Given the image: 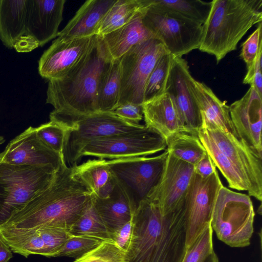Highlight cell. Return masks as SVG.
<instances>
[{
  "label": "cell",
  "instance_id": "obj_1",
  "mask_svg": "<svg viewBox=\"0 0 262 262\" xmlns=\"http://www.w3.org/2000/svg\"><path fill=\"white\" fill-rule=\"evenodd\" d=\"M94 198V195L74 176L72 166L65 164L56 172L48 187L12 214L0 227H58L69 231Z\"/></svg>",
  "mask_w": 262,
  "mask_h": 262
},
{
  "label": "cell",
  "instance_id": "obj_2",
  "mask_svg": "<svg viewBox=\"0 0 262 262\" xmlns=\"http://www.w3.org/2000/svg\"><path fill=\"white\" fill-rule=\"evenodd\" d=\"M182 206L163 215L148 199L141 201L133 216L126 262H182L187 248Z\"/></svg>",
  "mask_w": 262,
  "mask_h": 262
},
{
  "label": "cell",
  "instance_id": "obj_3",
  "mask_svg": "<svg viewBox=\"0 0 262 262\" xmlns=\"http://www.w3.org/2000/svg\"><path fill=\"white\" fill-rule=\"evenodd\" d=\"M113 59L100 35L79 62L61 78L48 80L46 103L57 112L86 115L98 112L100 79Z\"/></svg>",
  "mask_w": 262,
  "mask_h": 262
},
{
  "label": "cell",
  "instance_id": "obj_4",
  "mask_svg": "<svg viewBox=\"0 0 262 262\" xmlns=\"http://www.w3.org/2000/svg\"><path fill=\"white\" fill-rule=\"evenodd\" d=\"M261 20L262 0H213L202 25L199 49L213 55L218 63L235 50L248 30Z\"/></svg>",
  "mask_w": 262,
  "mask_h": 262
},
{
  "label": "cell",
  "instance_id": "obj_5",
  "mask_svg": "<svg viewBox=\"0 0 262 262\" xmlns=\"http://www.w3.org/2000/svg\"><path fill=\"white\" fill-rule=\"evenodd\" d=\"M50 120L67 129L63 156L73 164L80 158L83 148L90 142L112 135L143 128L145 125L124 120L113 112L81 115L52 111ZM66 162V161H65Z\"/></svg>",
  "mask_w": 262,
  "mask_h": 262
},
{
  "label": "cell",
  "instance_id": "obj_6",
  "mask_svg": "<svg viewBox=\"0 0 262 262\" xmlns=\"http://www.w3.org/2000/svg\"><path fill=\"white\" fill-rule=\"evenodd\" d=\"M255 212L249 195L220 188L210 225L217 238L231 247L248 246L253 233Z\"/></svg>",
  "mask_w": 262,
  "mask_h": 262
},
{
  "label": "cell",
  "instance_id": "obj_7",
  "mask_svg": "<svg viewBox=\"0 0 262 262\" xmlns=\"http://www.w3.org/2000/svg\"><path fill=\"white\" fill-rule=\"evenodd\" d=\"M58 170L0 161V225L48 187Z\"/></svg>",
  "mask_w": 262,
  "mask_h": 262
},
{
  "label": "cell",
  "instance_id": "obj_8",
  "mask_svg": "<svg viewBox=\"0 0 262 262\" xmlns=\"http://www.w3.org/2000/svg\"><path fill=\"white\" fill-rule=\"evenodd\" d=\"M143 16L145 25L174 57L199 48L202 25L168 9L149 5Z\"/></svg>",
  "mask_w": 262,
  "mask_h": 262
},
{
  "label": "cell",
  "instance_id": "obj_9",
  "mask_svg": "<svg viewBox=\"0 0 262 262\" xmlns=\"http://www.w3.org/2000/svg\"><path fill=\"white\" fill-rule=\"evenodd\" d=\"M169 53L158 39L151 38L132 47L120 58L121 84L118 106L125 103L141 105L147 80L158 60Z\"/></svg>",
  "mask_w": 262,
  "mask_h": 262
},
{
  "label": "cell",
  "instance_id": "obj_10",
  "mask_svg": "<svg viewBox=\"0 0 262 262\" xmlns=\"http://www.w3.org/2000/svg\"><path fill=\"white\" fill-rule=\"evenodd\" d=\"M168 154L106 160L117 182L127 193L135 208L147 198L160 180Z\"/></svg>",
  "mask_w": 262,
  "mask_h": 262
},
{
  "label": "cell",
  "instance_id": "obj_11",
  "mask_svg": "<svg viewBox=\"0 0 262 262\" xmlns=\"http://www.w3.org/2000/svg\"><path fill=\"white\" fill-rule=\"evenodd\" d=\"M167 147L166 139L155 130L145 127L136 131L95 139L86 144L80 154L110 160L147 157Z\"/></svg>",
  "mask_w": 262,
  "mask_h": 262
},
{
  "label": "cell",
  "instance_id": "obj_12",
  "mask_svg": "<svg viewBox=\"0 0 262 262\" xmlns=\"http://www.w3.org/2000/svg\"><path fill=\"white\" fill-rule=\"evenodd\" d=\"M222 185L217 170L207 178L194 172L182 204L186 248L210 224L214 204Z\"/></svg>",
  "mask_w": 262,
  "mask_h": 262
},
{
  "label": "cell",
  "instance_id": "obj_13",
  "mask_svg": "<svg viewBox=\"0 0 262 262\" xmlns=\"http://www.w3.org/2000/svg\"><path fill=\"white\" fill-rule=\"evenodd\" d=\"M194 173V165L168 152L160 180L146 199L155 203L163 215L175 211L182 206Z\"/></svg>",
  "mask_w": 262,
  "mask_h": 262
},
{
  "label": "cell",
  "instance_id": "obj_14",
  "mask_svg": "<svg viewBox=\"0 0 262 262\" xmlns=\"http://www.w3.org/2000/svg\"><path fill=\"white\" fill-rule=\"evenodd\" d=\"M218 149L246 174L251 187L249 196L262 200V157L244 141L217 128H202Z\"/></svg>",
  "mask_w": 262,
  "mask_h": 262
},
{
  "label": "cell",
  "instance_id": "obj_15",
  "mask_svg": "<svg viewBox=\"0 0 262 262\" xmlns=\"http://www.w3.org/2000/svg\"><path fill=\"white\" fill-rule=\"evenodd\" d=\"M194 80L187 61L182 57H174L165 92L171 96L176 105L185 132L198 135L202 122L192 91Z\"/></svg>",
  "mask_w": 262,
  "mask_h": 262
},
{
  "label": "cell",
  "instance_id": "obj_16",
  "mask_svg": "<svg viewBox=\"0 0 262 262\" xmlns=\"http://www.w3.org/2000/svg\"><path fill=\"white\" fill-rule=\"evenodd\" d=\"M0 161L14 165L49 167L59 170L66 164L64 157L48 147L30 126L7 144Z\"/></svg>",
  "mask_w": 262,
  "mask_h": 262
},
{
  "label": "cell",
  "instance_id": "obj_17",
  "mask_svg": "<svg viewBox=\"0 0 262 262\" xmlns=\"http://www.w3.org/2000/svg\"><path fill=\"white\" fill-rule=\"evenodd\" d=\"M97 35L69 40L55 39L38 60V73L48 80L58 79L73 68L93 47Z\"/></svg>",
  "mask_w": 262,
  "mask_h": 262
},
{
  "label": "cell",
  "instance_id": "obj_18",
  "mask_svg": "<svg viewBox=\"0 0 262 262\" xmlns=\"http://www.w3.org/2000/svg\"><path fill=\"white\" fill-rule=\"evenodd\" d=\"M65 0H28L26 31L21 38L35 48L58 36Z\"/></svg>",
  "mask_w": 262,
  "mask_h": 262
},
{
  "label": "cell",
  "instance_id": "obj_19",
  "mask_svg": "<svg viewBox=\"0 0 262 262\" xmlns=\"http://www.w3.org/2000/svg\"><path fill=\"white\" fill-rule=\"evenodd\" d=\"M229 106L238 138L262 157V97L250 86L241 99Z\"/></svg>",
  "mask_w": 262,
  "mask_h": 262
},
{
  "label": "cell",
  "instance_id": "obj_20",
  "mask_svg": "<svg viewBox=\"0 0 262 262\" xmlns=\"http://www.w3.org/2000/svg\"><path fill=\"white\" fill-rule=\"evenodd\" d=\"M116 0H89L78 10L56 39L66 41L98 35L100 24Z\"/></svg>",
  "mask_w": 262,
  "mask_h": 262
},
{
  "label": "cell",
  "instance_id": "obj_21",
  "mask_svg": "<svg viewBox=\"0 0 262 262\" xmlns=\"http://www.w3.org/2000/svg\"><path fill=\"white\" fill-rule=\"evenodd\" d=\"M192 91L202 118V127L217 128L230 133L238 138L230 115L229 106L221 101L204 82L194 80Z\"/></svg>",
  "mask_w": 262,
  "mask_h": 262
},
{
  "label": "cell",
  "instance_id": "obj_22",
  "mask_svg": "<svg viewBox=\"0 0 262 262\" xmlns=\"http://www.w3.org/2000/svg\"><path fill=\"white\" fill-rule=\"evenodd\" d=\"M145 126L167 139L179 132H185L176 105L166 92L142 104Z\"/></svg>",
  "mask_w": 262,
  "mask_h": 262
},
{
  "label": "cell",
  "instance_id": "obj_23",
  "mask_svg": "<svg viewBox=\"0 0 262 262\" xmlns=\"http://www.w3.org/2000/svg\"><path fill=\"white\" fill-rule=\"evenodd\" d=\"M93 202L110 235L133 218L136 209L125 190L117 182L108 197L101 199L94 196Z\"/></svg>",
  "mask_w": 262,
  "mask_h": 262
},
{
  "label": "cell",
  "instance_id": "obj_24",
  "mask_svg": "<svg viewBox=\"0 0 262 262\" xmlns=\"http://www.w3.org/2000/svg\"><path fill=\"white\" fill-rule=\"evenodd\" d=\"M146 11L139 13L122 27L101 36L113 59H120L135 45L155 38L143 21Z\"/></svg>",
  "mask_w": 262,
  "mask_h": 262
},
{
  "label": "cell",
  "instance_id": "obj_25",
  "mask_svg": "<svg viewBox=\"0 0 262 262\" xmlns=\"http://www.w3.org/2000/svg\"><path fill=\"white\" fill-rule=\"evenodd\" d=\"M74 176L98 199L108 197L114 190L117 181L106 160L90 159L73 164Z\"/></svg>",
  "mask_w": 262,
  "mask_h": 262
},
{
  "label": "cell",
  "instance_id": "obj_26",
  "mask_svg": "<svg viewBox=\"0 0 262 262\" xmlns=\"http://www.w3.org/2000/svg\"><path fill=\"white\" fill-rule=\"evenodd\" d=\"M28 0H0V40L9 49L26 31Z\"/></svg>",
  "mask_w": 262,
  "mask_h": 262
},
{
  "label": "cell",
  "instance_id": "obj_27",
  "mask_svg": "<svg viewBox=\"0 0 262 262\" xmlns=\"http://www.w3.org/2000/svg\"><path fill=\"white\" fill-rule=\"evenodd\" d=\"M198 135L216 167L227 180L229 187L237 190L247 191L250 195V184L245 173L223 154L202 130H200Z\"/></svg>",
  "mask_w": 262,
  "mask_h": 262
},
{
  "label": "cell",
  "instance_id": "obj_28",
  "mask_svg": "<svg viewBox=\"0 0 262 262\" xmlns=\"http://www.w3.org/2000/svg\"><path fill=\"white\" fill-rule=\"evenodd\" d=\"M149 7L147 0H116L103 18L98 35L103 36L122 27Z\"/></svg>",
  "mask_w": 262,
  "mask_h": 262
},
{
  "label": "cell",
  "instance_id": "obj_29",
  "mask_svg": "<svg viewBox=\"0 0 262 262\" xmlns=\"http://www.w3.org/2000/svg\"><path fill=\"white\" fill-rule=\"evenodd\" d=\"M121 75L120 59H113L99 81L97 92L99 112H113L118 106Z\"/></svg>",
  "mask_w": 262,
  "mask_h": 262
},
{
  "label": "cell",
  "instance_id": "obj_30",
  "mask_svg": "<svg viewBox=\"0 0 262 262\" xmlns=\"http://www.w3.org/2000/svg\"><path fill=\"white\" fill-rule=\"evenodd\" d=\"M166 150L176 158L195 165L207 154L197 134L179 132L166 139Z\"/></svg>",
  "mask_w": 262,
  "mask_h": 262
},
{
  "label": "cell",
  "instance_id": "obj_31",
  "mask_svg": "<svg viewBox=\"0 0 262 262\" xmlns=\"http://www.w3.org/2000/svg\"><path fill=\"white\" fill-rule=\"evenodd\" d=\"M69 232L73 236H89L102 241H113L93 201L73 225Z\"/></svg>",
  "mask_w": 262,
  "mask_h": 262
},
{
  "label": "cell",
  "instance_id": "obj_32",
  "mask_svg": "<svg viewBox=\"0 0 262 262\" xmlns=\"http://www.w3.org/2000/svg\"><path fill=\"white\" fill-rule=\"evenodd\" d=\"M149 5L164 7L203 25L211 8V2L200 0H148Z\"/></svg>",
  "mask_w": 262,
  "mask_h": 262
},
{
  "label": "cell",
  "instance_id": "obj_33",
  "mask_svg": "<svg viewBox=\"0 0 262 262\" xmlns=\"http://www.w3.org/2000/svg\"><path fill=\"white\" fill-rule=\"evenodd\" d=\"M173 58L171 54L167 53L158 60L145 85L144 103L165 93L167 81Z\"/></svg>",
  "mask_w": 262,
  "mask_h": 262
},
{
  "label": "cell",
  "instance_id": "obj_34",
  "mask_svg": "<svg viewBox=\"0 0 262 262\" xmlns=\"http://www.w3.org/2000/svg\"><path fill=\"white\" fill-rule=\"evenodd\" d=\"M73 262H126L125 252L113 241H102Z\"/></svg>",
  "mask_w": 262,
  "mask_h": 262
},
{
  "label": "cell",
  "instance_id": "obj_35",
  "mask_svg": "<svg viewBox=\"0 0 262 262\" xmlns=\"http://www.w3.org/2000/svg\"><path fill=\"white\" fill-rule=\"evenodd\" d=\"M213 230L208 225L192 245L187 248L182 262H205L214 252Z\"/></svg>",
  "mask_w": 262,
  "mask_h": 262
},
{
  "label": "cell",
  "instance_id": "obj_36",
  "mask_svg": "<svg viewBox=\"0 0 262 262\" xmlns=\"http://www.w3.org/2000/svg\"><path fill=\"white\" fill-rule=\"evenodd\" d=\"M38 138L50 148L64 157L63 152L67 129L53 121L42 124L36 127Z\"/></svg>",
  "mask_w": 262,
  "mask_h": 262
},
{
  "label": "cell",
  "instance_id": "obj_37",
  "mask_svg": "<svg viewBox=\"0 0 262 262\" xmlns=\"http://www.w3.org/2000/svg\"><path fill=\"white\" fill-rule=\"evenodd\" d=\"M102 241L89 236L72 235L57 252L56 257L67 256L77 259L98 246Z\"/></svg>",
  "mask_w": 262,
  "mask_h": 262
},
{
  "label": "cell",
  "instance_id": "obj_38",
  "mask_svg": "<svg viewBox=\"0 0 262 262\" xmlns=\"http://www.w3.org/2000/svg\"><path fill=\"white\" fill-rule=\"evenodd\" d=\"M42 234L48 253V257H56L59 250L72 236L69 231L58 227L39 229Z\"/></svg>",
  "mask_w": 262,
  "mask_h": 262
},
{
  "label": "cell",
  "instance_id": "obj_39",
  "mask_svg": "<svg viewBox=\"0 0 262 262\" xmlns=\"http://www.w3.org/2000/svg\"><path fill=\"white\" fill-rule=\"evenodd\" d=\"M261 34L262 25L260 23L255 30L242 44L240 56L245 62L247 68L253 62L262 46Z\"/></svg>",
  "mask_w": 262,
  "mask_h": 262
},
{
  "label": "cell",
  "instance_id": "obj_40",
  "mask_svg": "<svg viewBox=\"0 0 262 262\" xmlns=\"http://www.w3.org/2000/svg\"><path fill=\"white\" fill-rule=\"evenodd\" d=\"M261 54L262 46L259 48L255 59L247 68V72L243 82L244 84H250V86L253 87L261 97H262Z\"/></svg>",
  "mask_w": 262,
  "mask_h": 262
},
{
  "label": "cell",
  "instance_id": "obj_41",
  "mask_svg": "<svg viewBox=\"0 0 262 262\" xmlns=\"http://www.w3.org/2000/svg\"><path fill=\"white\" fill-rule=\"evenodd\" d=\"M113 112L124 120L137 123H139L143 117L142 105L131 103L121 104Z\"/></svg>",
  "mask_w": 262,
  "mask_h": 262
},
{
  "label": "cell",
  "instance_id": "obj_42",
  "mask_svg": "<svg viewBox=\"0 0 262 262\" xmlns=\"http://www.w3.org/2000/svg\"><path fill=\"white\" fill-rule=\"evenodd\" d=\"M133 229V218L111 235V239L122 250L127 251Z\"/></svg>",
  "mask_w": 262,
  "mask_h": 262
},
{
  "label": "cell",
  "instance_id": "obj_43",
  "mask_svg": "<svg viewBox=\"0 0 262 262\" xmlns=\"http://www.w3.org/2000/svg\"><path fill=\"white\" fill-rule=\"evenodd\" d=\"M194 166V172L203 178L210 177L216 170V166L207 152Z\"/></svg>",
  "mask_w": 262,
  "mask_h": 262
},
{
  "label": "cell",
  "instance_id": "obj_44",
  "mask_svg": "<svg viewBox=\"0 0 262 262\" xmlns=\"http://www.w3.org/2000/svg\"><path fill=\"white\" fill-rule=\"evenodd\" d=\"M13 256L12 250L0 236V262H8Z\"/></svg>",
  "mask_w": 262,
  "mask_h": 262
},
{
  "label": "cell",
  "instance_id": "obj_45",
  "mask_svg": "<svg viewBox=\"0 0 262 262\" xmlns=\"http://www.w3.org/2000/svg\"><path fill=\"white\" fill-rule=\"evenodd\" d=\"M205 262H219L218 257L214 252L212 254L206 259Z\"/></svg>",
  "mask_w": 262,
  "mask_h": 262
},
{
  "label": "cell",
  "instance_id": "obj_46",
  "mask_svg": "<svg viewBox=\"0 0 262 262\" xmlns=\"http://www.w3.org/2000/svg\"><path fill=\"white\" fill-rule=\"evenodd\" d=\"M5 139L4 137L0 136V145L5 142Z\"/></svg>",
  "mask_w": 262,
  "mask_h": 262
}]
</instances>
